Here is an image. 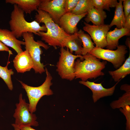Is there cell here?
<instances>
[{
    "label": "cell",
    "mask_w": 130,
    "mask_h": 130,
    "mask_svg": "<svg viewBox=\"0 0 130 130\" xmlns=\"http://www.w3.org/2000/svg\"><path fill=\"white\" fill-rule=\"evenodd\" d=\"M79 83L89 88L91 91L92 98L94 103L96 102L100 98L109 96L113 94L116 86L119 82L112 87L109 88H104L101 83H96L94 82L87 80L86 81H80Z\"/></svg>",
    "instance_id": "obj_12"
},
{
    "label": "cell",
    "mask_w": 130,
    "mask_h": 130,
    "mask_svg": "<svg viewBox=\"0 0 130 130\" xmlns=\"http://www.w3.org/2000/svg\"><path fill=\"white\" fill-rule=\"evenodd\" d=\"M107 16L104 10L94 7L88 12L84 20L87 23L91 22L94 25H99L104 24V20Z\"/></svg>",
    "instance_id": "obj_17"
},
{
    "label": "cell",
    "mask_w": 130,
    "mask_h": 130,
    "mask_svg": "<svg viewBox=\"0 0 130 130\" xmlns=\"http://www.w3.org/2000/svg\"><path fill=\"white\" fill-rule=\"evenodd\" d=\"M121 90L125 92L117 100L114 101L110 104L111 108L113 109L119 108L126 105H130V85L127 84L122 85L120 88Z\"/></svg>",
    "instance_id": "obj_20"
},
{
    "label": "cell",
    "mask_w": 130,
    "mask_h": 130,
    "mask_svg": "<svg viewBox=\"0 0 130 130\" xmlns=\"http://www.w3.org/2000/svg\"><path fill=\"white\" fill-rule=\"evenodd\" d=\"M46 77L45 81L41 85L37 87L30 86L21 81H19L22 88L26 91L29 101V110L33 113L36 110V106L41 98L44 96H49L53 94L50 87L52 84V78L47 68H45Z\"/></svg>",
    "instance_id": "obj_4"
},
{
    "label": "cell",
    "mask_w": 130,
    "mask_h": 130,
    "mask_svg": "<svg viewBox=\"0 0 130 130\" xmlns=\"http://www.w3.org/2000/svg\"><path fill=\"white\" fill-rule=\"evenodd\" d=\"M37 11L35 20L39 24L44 23L47 29L46 32H38V35L48 45L55 49L57 46L64 47L68 41L77 36V33L72 35L66 33L53 20L47 12L38 9Z\"/></svg>",
    "instance_id": "obj_1"
},
{
    "label": "cell",
    "mask_w": 130,
    "mask_h": 130,
    "mask_svg": "<svg viewBox=\"0 0 130 130\" xmlns=\"http://www.w3.org/2000/svg\"><path fill=\"white\" fill-rule=\"evenodd\" d=\"M109 74L116 82L120 80L130 74V52L129 57L119 68L113 71H109Z\"/></svg>",
    "instance_id": "obj_18"
},
{
    "label": "cell",
    "mask_w": 130,
    "mask_h": 130,
    "mask_svg": "<svg viewBox=\"0 0 130 130\" xmlns=\"http://www.w3.org/2000/svg\"><path fill=\"white\" fill-rule=\"evenodd\" d=\"M116 50L104 49L95 47L89 53L97 58L107 61L111 63L114 67L117 69L126 60V54L128 52L126 46L124 45H118Z\"/></svg>",
    "instance_id": "obj_7"
},
{
    "label": "cell",
    "mask_w": 130,
    "mask_h": 130,
    "mask_svg": "<svg viewBox=\"0 0 130 130\" xmlns=\"http://www.w3.org/2000/svg\"><path fill=\"white\" fill-rule=\"evenodd\" d=\"M18 127L22 130H36L33 129L31 126H21Z\"/></svg>",
    "instance_id": "obj_31"
},
{
    "label": "cell",
    "mask_w": 130,
    "mask_h": 130,
    "mask_svg": "<svg viewBox=\"0 0 130 130\" xmlns=\"http://www.w3.org/2000/svg\"><path fill=\"white\" fill-rule=\"evenodd\" d=\"M123 8L124 9V13L125 18L130 14V0H123Z\"/></svg>",
    "instance_id": "obj_28"
},
{
    "label": "cell",
    "mask_w": 130,
    "mask_h": 130,
    "mask_svg": "<svg viewBox=\"0 0 130 130\" xmlns=\"http://www.w3.org/2000/svg\"><path fill=\"white\" fill-rule=\"evenodd\" d=\"M79 0H66L65 13H71L77 5Z\"/></svg>",
    "instance_id": "obj_27"
},
{
    "label": "cell",
    "mask_w": 130,
    "mask_h": 130,
    "mask_svg": "<svg viewBox=\"0 0 130 130\" xmlns=\"http://www.w3.org/2000/svg\"><path fill=\"white\" fill-rule=\"evenodd\" d=\"M83 30L87 32L92 39L96 47L103 48L107 45L106 36L110 28L109 25H90L84 22Z\"/></svg>",
    "instance_id": "obj_9"
},
{
    "label": "cell",
    "mask_w": 130,
    "mask_h": 130,
    "mask_svg": "<svg viewBox=\"0 0 130 130\" xmlns=\"http://www.w3.org/2000/svg\"><path fill=\"white\" fill-rule=\"evenodd\" d=\"M125 44L126 46L128 47L129 48L130 51V38H127L125 41Z\"/></svg>",
    "instance_id": "obj_32"
},
{
    "label": "cell",
    "mask_w": 130,
    "mask_h": 130,
    "mask_svg": "<svg viewBox=\"0 0 130 130\" xmlns=\"http://www.w3.org/2000/svg\"><path fill=\"white\" fill-rule=\"evenodd\" d=\"M8 64L5 66L0 65V77L2 79L7 85L9 89L11 91L13 89L11 76L14 72L12 69H9L7 68Z\"/></svg>",
    "instance_id": "obj_24"
},
{
    "label": "cell",
    "mask_w": 130,
    "mask_h": 130,
    "mask_svg": "<svg viewBox=\"0 0 130 130\" xmlns=\"http://www.w3.org/2000/svg\"><path fill=\"white\" fill-rule=\"evenodd\" d=\"M82 44L81 40L77 36L68 41L65 45V47L68 48L72 54L74 52L75 55H82Z\"/></svg>",
    "instance_id": "obj_23"
},
{
    "label": "cell",
    "mask_w": 130,
    "mask_h": 130,
    "mask_svg": "<svg viewBox=\"0 0 130 130\" xmlns=\"http://www.w3.org/2000/svg\"><path fill=\"white\" fill-rule=\"evenodd\" d=\"M12 125L14 128V130H22L19 127L15 125L14 124H12Z\"/></svg>",
    "instance_id": "obj_33"
},
{
    "label": "cell",
    "mask_w": 130,
    "mask_h": 130,
    "mask_svg": "<svg viewBox=\"0 0 130 130\" xmlns=\"http://www.w3.org/2000/svg\"><path fill=\"white\" fill-rule=\"evenodd\" d=\"M24 13L17 5H14L9 24L11 31L17 39L21 37L25 32H30L38 35V32H39L47 31L45 25L41 26L35 20L31 22L26 21L25 18Z\"/></svg>",
    "instance_id": "obj_3"
},
{
    "label": "cell",
    "mask_w": 130,
    "mask_h": 130,
    "mask_svg": "<svg viewBox=\"0 0 130 130\" xmlns=\"http://www.w3.org/2000/svg\"><path fill=\"white\" fill-rule=\"evenodd\" d=\"M83 56V60L77 59L75 62V79L80 78L86 81L104 75L102 71L105 67L106 61H101L100 59L89 53Z\"/></svg>",
    "instance_id": "obj_2"
},
{
    "label": "cell",
    "mask_w": 130,
    "mask_h": 130,
    "mask_svg": "<svg viewBox=\"0 0 130 130\" xmlns=\"http://www.w3.org/2000/svg\"><path fill=\"white\" fill-rule=\"evenodd\" d=\"M94 7L98 9L110 11V8L115 7L117 0H92Z\"/></svg>",
    "instance_id": "obj_25"
},
{
    "label": "cell",
    "mask_w": 130,
    "mask_h": 130,
    "mask_svg": "<svg viewBox=\"0 0 130 130\" xmlns=\"http://www.w3.org/2000/svg\"><path fill=\"white\" fill-rule=\"evenodd\" d=\"M19 102L16 104V108L13 116L15 119L14 124L18 127L21 126H37L38 122L36 121V115L31 113L29 110V104L20 93L19 97Z\"/></svg>",
    "instance_id": "obj_8"
},
{
    "label": "cell",
    "mask_w": 130,
    "mask_h": 130,
    "mask_svg": "<svg viewBox=\"0 0 130 130\" xmlns=\"http://www.w3.org/2000/svg\"><path fill=\"white\" fill-rule=\"evenodd\" d=\"M87 13L76 15L71 13H65L60 19L58 25L67 34L72 35L78 30L77 25L79 21L85 17Z\"/></svg>",
    "instance_id": "obj_11"
},
{
    "label": "cell",
    "mask_w": 130,
    "mask_h": 130,
    "mask_svg": "<svg viewBox=\"0 0 130 130\" xmlns=\"http://www.w3.org/2000/svg\"><path fill=\"white\" fill-rule=\"evenodd\" d=\"M78 37L81 40L83 45L82 49V55L84 56L91 51L95 47L90 36L85 33L80 29L77 32Z\"/></svg>",
    "instance_id": "obj_21"
},
{
    "label": "cell",
    "mask_w": 130,
    "mask_h": 130,
    "mask_svg": "<svg viewBox=\"0 0 130 130\" xmlns=\"http://www.w3.org/2000/svg\"><path fill=\"white\" fill-rule=\"evenodd\" d=\"M22 36L25 41L26 50L28 52L32 61L33 69L35 73L41 74L45 72L44 65L40 62V55L42 53L40 47L47 50L49 48V46L41 41H35L33 34L32 33H24Z\"/></svg>",
    "instance_id": "obj_5"
},
{
    "label": "cell",
    "mask_w": 130,
    "mask_h": 130,
    "mask_svg": "<svg viewBox=\"0 0 130 130\" xmlns=\"http://www.w3.org/2000/svg\"><path fill=\"white\" fill-rule=\"evenodd\" d=\"M0 41L6 46L13 49L17 54L23 51L21 45H25L24 42L18 39L11 31L0 28Z\"/></svg>",
    "instance_id": "obj_13"
},
{
    "label": "cell",
    "mask_w": 130,
    "mask_h": 130,
    "mask_svg": "<svg viewBox=\"0 0 130 130\" xmlns=\"http://www.w3.org/2000/svg\"><path fill=\"white\" fill-rule=\"evenodd\" d=\"M124 27L130 30V14L125 18Z\"/></svg>",
    "instance_id": "obj_30"
},
{
    "label": "cell",
    "mask_w": 130,
    "mask_h": 130,
    "mask_svg": "<svg viewBox=\"0 0 130 130\" xmlns=\"http://www.w3.org/2000/svg\"><path fill=\"white\" fill-rule=\"evenodd\" d=\"M92 0H79L78 3L71 13L78 15L87 13L94 7Z\"/></svg>",
    "instance_id": "obj_22"
},
{
    "label": "cell",
    "mask_w": 130,
    "mask_h": 130,
    "mask_svg": "<svg viewBox=\"0 0 130 130\" xmlns=\"http://www.w3.org/2000/svg\"><path fill=\"white\" fill-rule=\"evenodd\" d=\"M41 0H6V3L16 4L26 14H30L38 9Z\"/></svg>",
    "instance_id": "obj_16"
},
{
    "label": "cell",
    "mask_w": 130,
    "mask_h": 130,
    "mask_svg": "<svg viewBox=\"0 0 130 130\" xmlns=\"http://www.w3.org/2000/svg\"><path fill=\"white\" fill-rule=\"evenodd\" d=\"M65 1L66 0H41L38 9L47 13L58 24L60 18L65 13Z\"/></svg>",
    "instance_id": "obj_10"
},
{
    "label": "cell",
    "mask_w": 130,
    "mask_h": 130,
    "mask_svg": "<svg viewBox=\"0 0 130 130\" xmlns=\"http://www.w3.org/2000/svg\"><path fill=\"white\" fill-rule=\"evenodd\" d=\"M13 65L18 73H24L33 68V64L28 52L25 50L17 54L13 60Z\"/></svg>",
    "instance_id": "obj_14"
},
{
    "label": "cell",
    "mask_w": 130,
    "mask_h": 130,
    "mask_svg": "<svg viewBox=\"0 0 130 130\" xmlns=\"http://www.w3.org/2000/svg\"><path fill=\"white\" fill-rule=\"evenodd\" d=\"M58 60L56 65V71L62 79L70 81L75 78L74 64L75 60L79 58L84 60L82 55H76L71 53L69 49L61 47Z\"/></svg>",
    "instance_id": "obj_6"
},
{
    "label": "cell",
    "mask_w": 130,
    "mask_h": 130,
    "mask_svg": "<svg viewBox=\"0 0 130 130\" xmlns=\"http://www.w3.org/2000/svg\"><path fill=\"white\" fill-rule=\"evenodd\" d=\"M0 51H6L9 52V54H12V52L9 50L7 46L0 41Z\"/></svg>",
    "instance_id": "obj_29"
},
{
    "label": "cell",
    "mask_w": 130,
    "mask_h": 130,
    "mask_svg": "<svg viewBox=\"0 0 130 130\" xmlns=\"http://www.w3.org/2000/svg\"><path fill=\"white\" fill-rule=\"evenodd\" d=\"M130 30L124 27L120 29L117 27L112 31H109L106 36L107 49L113 50L118 45L119 39L125 36H129Z\"/></svg>",
    "instance_id": "obj_15"
},
{
    "label": "cell",
    "mask_w": 130,
    "mask_h": 130,
    "mask_svg": "<svg viewBox=\"0 0 130 130\" xmlns=\"http://www.w3.org/2000/svg\"><path fill=\"white\" fill-rule=\"evenodd\" d=\"M119 110L125 116L126 122V130H130V106L126 105L119 108Z\"/></svg>",
    "instance_id": "obj_26"
},
{
    "label": "cell",
    "mask_w": 130,
    "mask_h": 130,
    "mask_svg": "<svg viewBox=\"0 0 130 130\" xmlns=\"http://www.w3.org/2000/svg\"><path fill=\"white\" fill-rule=\"evenodd\" d=\"M122 1L119 0L115 6L114 15L109 26L110 28L114 25L120 29L124 27L125 18L123 10Z\"/></svg>",
    "instance_id": "obj_19"
}]
</instances>
